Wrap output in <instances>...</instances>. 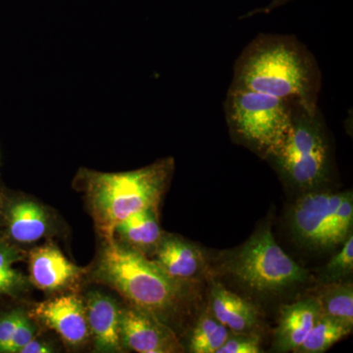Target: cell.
<instances>
[{
    "label": "cell",
    "mask_w": 353,
    "mask_h": 353,
    "mask_svg": "<svg viewBox=\"0 0 353 353\" xmlns=\"http://www.w3.org/2000/svg\"><path fill=\"white\" fill-rule=\"evenodd\" d=\"M175 170L168 157L129 172L103 173L80 169L75 183L85 192L88 210L104 240L113 239L114 230L130 215L157 208Z\"/></svg>",
    "instance_id": "obj_2"
},
{
    "label": "cell",
    "mask_w": 353,
    "mask_h": 353,
    "mask_svg": "<svg viewBox=\"0 0 353 353\" xmlns=\"http://www.w3.org/2000/svg\"><path fill=\"white\" fill-rule=\"evenodd\" d=\"M343 194L310 190L299 197L290 218L297 238L318 248L336 246L334 214Z\"/></svg>",
    "instance_id": "obj_7"
},
{
    "label": "cell",
    "mask_w": 353,
    "mask_h": 353,
    "mask_svg": "<svg viewBox=\"0 0 353 353\" xmlns=\"http://www.w3.org/2000/svg\"><path fill=\"white\" fill-rule=\"evenodd\" d=\"M209 309L233 333L253 332L260 320L259 309L252 303L218 283L211 289Z\"/></svg>",
    "instance_id": "obj_14"
},
{
    "label": "cell",
    "mask_w": 353,
    "mask_h": 353,
    "mask_svg": "<svg viewBox=\"0 0 353 353\" xmlns=\"http://www.w3.org/2000/svg\"><path fill=\"white\" fill-rule=\"evenodd\" d=\"M239 282L261 294L280 292L307 280L308 273L276 243L269 228L248 239L229 262Z\"/></svg>",
    "instance_id": "obj_6"
},
{
    "label": "cell",
    "mask_w": 353,
    "mask_h": 353,
    "mask_svg": "<svg viewBox=\"0 0 353 353\" xmlns=\"http://www.w3.org/2000/svg\"><path fill=\"white\" fill-rule=\"evenodd\" d=\"M296 103L230 87L224 108L232 137L265 159L284 139Z\"/></svg>",
    "instance_id": "obj_5"
},
{
    "label": "cell",
    "mask_w": 353,
    "mask_h": 353,
    "mask_svg": "<svg viewBox=\"0 0 353 353\" xmlns=\"http://www.w3.org/2000/svg\"><path fill=\"white\" fill-rule=\"evenodd\" d=\"M94 279L163 322L178 313L187 299V283L169 277L153 260L114 239L104 240Z\"/></svg>",
    "instance_id": "obj_3"
},
{
    "label": "cell",
    "mask_w": 353,
    "mask_h": 353,
    "mask_svg": "<svg viewBox=\"0 0 353 353\" xmlns=\"http://www.w3.org/2000/svg\"><path fill=\"white\" fill-rule=\"evenodd\" d=\"M353 271V236L352 233L343 243L340 252L330 260L323 272V281L328 283L340 282Z\"/></svg>",
    "instance_id": "obj_21"
},
{
    "label": "cell",
    "mask_w": 353,
    "mask_h": 353,
    "mask_svg": "<svg viewBox=\"0 0 353 353\" xmlns=\"http://www.w3.org/2000/svg\"><path fill=\"white\" fill-rule=\"evenodd\" d=\"M353 223V199L350 192H343L334 214V240L341 245L352 234Z\"/></svg>",
    "instance_id": "obj_22"
},
{
    "label": "cell",
    "mask_w": 353,
    "mask_h": 353,
    "mask_svg": "<svg viewBox=\"0 0 353 353\" xmlns=\"http://www.w3.org/2000/svg\"><path fill=\"white\" fill-rule=\"evenodd\" d=\"M262 352L261 340L253 332L233 333L231 332L224 345L217 353H259Z\"/></svg>",
    "instance_id": "obj_23"
},
{
    "label": "cell",
    "mask_w": 353,
    "mask_h": 353,
    "mask_svg": "<svg viewBox=\"0 0 353 353\" xmlns=\"http://www.w3.org/2000/svg\"><path fill=\"white\" fill-rule=\"evenodd\" d=\"M1 208H2L1 194H0V214H1Z\"/></svg>",
    "instance_id": "obj_28"
},
{
    "label": "cell",
    "mask_w": 353,
    "mask_h": 353,
    "mask_svg": "<svg viewBox=\"0 0 353 353\" xmlns=\"http://www.w3.org/2000/svg\"><path fill=\"white\" fill-rule=\"evenodd\" d=\"M321 314L353 327V288L352 283H328L314 296Z\"/></svg>",
    "instance_id": "obj_17"
},
{
    "label": "cell",
    "mask_w": 353,
    "mask_h": 353,
    "mask_svg": "<svg viewBox=\"0 0 353 353\" xmlns=\"http://www.w3.org/2000/svg\"><path fill=\"white\" fill-rule=\"evenodd\" d=\"M289 1L290 0H271L270 3H269L268 6H265L264 8H259L256 9V10L250 11V13L245 14V15L241 18L252 17V16L259 13H270L271 11L275 10V9L278 8V7L284 6V4L287 3V2Z\"/></svg>",
    "instance_id": "obj_27"
},
{
    "label": "cell",
    "mask_w": 353,
    "mask_h": 353,
    "mask_svg": "<svg viewBox=\"0 0 353 353\" xmlns=\"http://www.w3.org/2000/svg\"><path fill=\"white\" fill-rule=\"evenodd\" d=\"M153 255V261L160 269L179 282H192L205 271V260L201 250L176 236L164 234Z\"/></svg>",
    "instance_id": "obj_10"
},
{
    "label": "cell",
    "mask_w": 353,
    "mask_h": 353,
    "mask_svg": "<svg viewBox=\"0 0 353 353\" xmlns=\"http://www.w3.org/2000/svg\"><path fill=\"white\" fill-rule=\"evenodd\" d=\"M52 352V348L46 345L43 341H39L32 339L30 343H28L19 353H48Z\"/></svg>",
    "instance_id": "obj_26"
},
{
    "label": "cell",
    "mask_w": 353,
    "mask_h": 353,
    "mask_svg": "<svg viewBox=\"0 0 353 353\" xmlns=\"http://www.w3.org/2000/svg\"><path fill=\"white\" fill-rule=\"evenodd\" d=\"M231 331L216 319L210 309L197 320L190 336L189 350L192 353H217Z\"/></svg>",
    "instance_id": "obj_18"
},
{
    "label": "cell",
    "mask_w": 353,
    "mask_h": 353,
    "mask_svg": "<svg viewBox=\"0 0 353 353\" xmlns=\"http://www.w3.org/2000/svg\"><path fill=\"white\" fill-rule=\"evenodd\" d=\"M20 310L15 309L0 317V353H10L11 343Z\"/></svg>",
    "instance_id": "obj_25"
},
{
    "label": "cell",
    "mask_w": 353,
    "mask_h": 353,
    "mask_svg": "<svg viewBox=\"0 0 353 353\" xmlns=\"http://www.w3.org/2000/svg\"><path fill=\"white\" fill-rule=\"evenodd\" d=\"M231 88L299 102L315 111L321 73L315 58L296 37L261 34L236 60Z\"/></svg>",
    "instance_id": "obj_1"
},
{
    "label": "cell",
    "mask_w": 353,
    "mask_h": 353,
    "mask_svg": "<svg viewBox=\"0 0 353 353\" xmlns=\"http://www.w3.org/2000/svg\"><path fill=\"white\" fill-rule=\"evenodd\" d=\"M29 270L32 284L46 292L64 289L83 273L82 269L69 261L61 250L51 243L32 250Z\"/></svg>",
    "instance_id": "obj_11"
},
{
    "label": "cell",
    "mask_w": 353,
    "mask_h": 353,
    "mask_svg": "<svg viewBox=\"0 0 353 353\" xmlns=\"http://www.w3.org/2000/svg\"><path fill=\"white\" fill-rule=\"evenodd\" d=\"M85 311L95 350L101 352H122L120 334L121 309L112 297L99 292L88 294Z\"/></svg>",
    "instance_id": "obj_12"
},
{
    "label": "cell",
    "mask_w": 353,
    "mask_h": 353,
    "mask_svg": "<svg viewBox=\"0 0 353 353\" xmlns=\"http://www.w3.org/2000/svg\"><path fill=\"white\" fill-rule=\"evenodd\" d=\"M352 329L348 328L341 322L336 321L325 315H320L313 325L303 343L299 345L297 353H322L327 352L334 343L352 333Z\"/></svg>",
    "instance_id": "obj_19"
},
{
    "label": "cell",
    "mask_w": 353,
    "mask_h": 353,
    "mask_svg": "<svg viewBox=\"0 0 353 353\" xmlns=\"http://www.w3.org/2000/svg\"><path fill=\"white\" fill-rule=\"evenodd\" d=\"M265 159L292 187L310 192L328 181L331 150L320 109L309 111L294 104L287 134Z\"/></svg>",
    "instance_id": "obj_4"
},
{
    "label": "cell",
    "mask_w": 353,
    "mask_h": 353,
    "mask_svg": "<svg viewBox=\"0 0 353 353\" xmlns=\"http://www.w3.org/2000/svg\"><path fill=\"white\" fill-rule=\"evenodd\" d=\"M164 234L158 221L157 208L130 215L114 230L113 239L121 245L148 256L157 250Z\"/></svg>",
    "instance_id": "obj_15"
},
{
    "label": "cell",
    "mask_w": 353,
    "mask_h": 353,
    "mask_svg": "<svg viewBox=\"0 0 353 353\" xmlns=\"http://www.w3.org/2000/svg\"><path fill=\"white\" fill-rule=\"evenodd\" d=\"M120 334L123 347L139 353L182 352L175 333L157 316L136 307L121 309Z\"/></svg>",
    "instance_id": "obj_8"
},
{
    "label": "cell",
    "mask_w": 353,
    "mask_h": 353,
    "mask_svg": "<svg viewBox=\"0 0 353 353\" xmlns=\"http://www.w3.org/2000/svg\"><path fill=\"white\" fill-rule=\"evenodd\" d=\"M32 316L72 347L83 345L90 334L85 303L73 294L37 304L32 308Z\"/></svg>",
    "instance_id": "obj_9"
},
{
    "label": "cell",
    "mask_w": 353,
    "mask_h": 353,
    "mask_svg": "<svg viewBox=\"0 0 353 353\" xmlns=\"http://www.w3.org/2000/svg\"><path fill=\"white\" fill-rule=\"evenodd\" d=\"M321 315L315 297H306L281 309L275 347L280 352H296Z\"/></svg>",
    "instance_id": "obj_13"
},
{
    "label": "cell",
    "mask_w": 353,
    "mask_h": 353,
    "mask_svg": "<svg viewBox=\"0 0 353 353\" xmlns=\"http://www.w3.org/2000/svg\"><path fill=\"white\" fill-rule=\"evenodd\" d=\"M23 256L17 248L0 243V296H16L27 288V280L14 267Z\"/></svg>",
    "instance_id": "obj_20"
},
{
    "label": "cell",
    "mask_w": 353,
    "mask_h": 353,
    "mask_svg": "<svg viewBox=\"0 0 353 353\" xmlns=\"http://www.w3.org/2000/svg\"><path fill=\"white\" fill-rule=\"evenodd\" d=\"M34 327L31 319L20 310L17 323L14 330L12 343H11L10 353L19 352L23 347L34 339Z\"/></svg>",
    "instance_id": "obj_24"
},
{
    "label": "cell",
    "mask_w": 353,
    "mask_h": 353,
    "mask_svg": "<svg viewBox=\"0 0 353 353\" xmlns=\"http://www.w3.org/2000/svg\"><path fill=\"white\" fill-rule=\"evenodd\" d=\"M7 231L14 241L32 243L48 234L50 221L46 209L38 202L20 199L6 211Z\"/></svg>",
    "instance_id": "obj_16"
}]
</instances>
